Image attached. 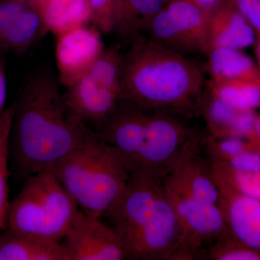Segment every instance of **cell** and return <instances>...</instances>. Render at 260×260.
<instances>
[{"label":"cell","mask_w":260,"mask_h":260,"mask_svg":"<svg viewBox=\"0 0 260 260\" xmlns=\"http://www.w3.org/2000/svg\"><path fill=\"white\" fill-rule=\"evenodd\" d=\"M248 139L260 149V114H256L252 133Z\"/></svg>","instance_id":"cell-29"},{"label":"cell","mask_w":260,"mask_h":260,"mask_svg":"<svg viewBox=\"0 0 260 260\" xmlns=\"http://www.w3.org/2000/svg\"><path fill=\"white\" fill-rule=\"evenodd\" d=\"M199 8L208 15L214 11L219 5L223 3L224 0H186Z\"/></svg>","instance_id":"cell-27"},{"label":"cell","mask_w":260,"mask_h":260,"mask_svg":"<svg viewBox=\"0 0 260 260\" xmlns=\"http://www.w3.org/2000/svg\"><path fill=\"white\" fill-rule=\"evenodd\" d=\"M116 0H90L93 26L101 32H111Z\"/></svg>","instance_id":"cell-24"},{"label":"cell","mask_w":260,"mask_h":260,"mask_svg":"<svg viewBox=\"0 0 260 260\" xmlns=\"http://www.w3.org/2000/svg\"><path fill=\"white\" fill-rule=\"evenodd\" d=\"M78 205L49 171L24 179L20 192L10 201L4 231L61 242Z\"/></svg>","instance_id":"cell-6"},{"label":"cell","mask_w":260,"mask_h":260,"mask_svg":"<svg viewBox=\"0 0 260 260\" xmlns=\"http://www.w3.org/2000/svg\"><path fill=\"white\" fill-rule=\"evenodd\" d=\"M239 13L260 37V0H232Z\"/></svg>","instance_id":"cell-25"},{"label":"cell","mask_w":260,"mask_h":260,"mask_svg":"<svg viewBox=\"0 0 260 260\" xmlns=\"http://www.w3.org/2000/svg\"><path fill=\"white\" fill-rule=\"evenodd\" d=\"M13 112H14V104L10 107L7 108L0 114V144L5 138L10 135Z\"/></svg>","instance_id":"cell-26"},{"label":"cell","mask_w":260,"mask_h":260,"mask_svg":"<svg viewBox=\"0 0 260 260\" xmlns=\"http://www.w3.org/2000/svg\"><path fill=\"white\" fill-rule=\"evenodd\" d=\"M164 186L177 216L180 238L170 260H193L205 256L206 248L230 232L218 205L205 203ZM205 257V256H204Z\"/></svg>","instance_id":"cell-7"},{"label":"cell","mask_w":260,"mask_h":260,"mask_svg":"<svg viewBox=\"0 0 260 260\" xmlns=\"http://www.w3.org/2000/svg\"><path fill=\"white\" fill-rule=\"evenodd\" d=\"M0 260H68V257L62 242L4 231L0 234Z\"/></svg>","instance_id":"cell-18"},{"label":"cell","mask_w":260,"mask_h":260,"mask_svg":"<svg viewBox=\"0 0 260 260\" xmlns=\"http://www.w3.org/2000/svg\"><path fill=\"white\" fill-rule=\"evenodd\" d=\"M46 32L35 2L0 0V52L23 54Z\"/></svg>","instance_id":"cell-12"},{"label":"cell","mask_w":260,"mask_h":260,"mask_svg":"<svg viewBox=\"0 0 260 260\" xmlns=\"http://www.w3.org/2000/svg\"><path fill=\"white\" fill-rule=\"evenodd\" d=\"M68 260L126 259L119 237L102 219L79 210L63 237Z\"/></svg>","instance_id":"cell-9"},{"label":"cell","mask_w":260,"mask_h":260,"mask_svg":"<svg viewBox=\"0 0 260 260\" xmlns=\"http://www.w3.org/2000/svg\"><path fill=\"white\" fill-rule=\"evenodd\" d=\"M7 97V80L5 76L4 65L0 61V114L5 110V104Z\"/></svg>","instance_id":"cell-28"},{"label":"cell","mask_w":260,"mask_h":260,"mask_svg":"<svg viewBox=\"0 0 260 260\" xmlns=\"http://www.w3.org/2000/svg\"><path fill=\"white\" fill-rule=\"evenodd\" d=\"M202 151L203 137L198 135L186 145L162 184L200 201L218 205V188Z\"/></svg>","instance_id":"cell-11"},{"label":"cell","mask_w":260,"mask_h":260,"mask_svg":"<svg viewBox=\"0 0 260 260\" xmlns=\"http://www.w3.org/2000/svg\"><path fill=\"white\" fill-rule=\"evenodd\" d=\"M186 120L122 99L109 119L93 132L119 153L129 177L162 181L186 145L200 135Z\"/></svg>","instance_id":"cell-3"},{"label":"cell","mask_w":260,"mask_h":260,"mask_svg":"<svg viewBox=\"0 0 260 260\" xmlns=\"http://www.w3.org/2000/svg\"><path fill=\"white\" fill-rule=\"evenodd\" d=\"M104 49L101 31L95 26L85 25L57 36L55 56L61 85L68 88L83 78Z\"/></svg>","instance_id":"cell-10"},{"label":"cell","mask_w":260,"mask_h":260,"mask_svg":"<svg viewBox=\"0 0 260 260\" xmlns=\"http://www.w3.org/2000/svg\"><path fill=\"white\" fill-rule=\"evenodd\" d=\"M46 31L56 36L91 23L90 0H35Z\"/></svg>","instance_id":"cell-17"},{"label":"cell","mask_w":260,"mask_h":260,"mask_svg":"<svg viewBox=\"0 0 260 260\" xmlns=\"http://www.w3.org/2000/svg\"><path fill=\"white\" fill-rule=\"evenodd\" d=\"M208 164L215 184L239 194L260 200V172L237 170L225 162L210 158Z\"/></svg>","instance_id":"cell-21"},{"label":"cell","mask_w":260,"mask_h":260,"mask_svg":"<svg viewBox=\"0 0 260 260\" xmlns=\"http://www.w3.org/2000/svg\"><path fill=\"white\" fill-rule=\"evenodd\" d=\"M32 1H34V0H32Z\"/></svg>","instance_id":"cell-31"},{"label":"cell","mask_w":260,"mask_h":260,"mask_svg":"<svg viewBox=\"0 0 260 260\" xmlns=\"http://www.w3.org/2000/svg\"><path fill=\"white\" fill-rule=\"evenodd\" d=\"M208 17L186 0H169L149 24L144 37L184 55L206 54Z\"/></svg>","instance_id":"cell-8"},{"label":"cell","mask_w":260,"mask_h":260,"mask_svg":"<svg viewBox=\"0 0 260 260\" xmlns=\"http://www.w3.org/2000/svg\"><path fill=\"white\" fill-rule=\"evenodd\" d=\"M205 257L209 260H260V252L229 232L208 246Z\"/></svg>","instance_id":"cell-22"},{"label":"cell","mask_w":260,"mask_h":260,"mask_svg":"<svg viewBox=\"0 0 260 260\" xmlns=\"http://www.w3.org/2000/svg\"><path fill=\"white\" fill-rule=\"evenodd\" d=\"M126 259L170 260L180 229L161 181L129 177L122 194L105 215Z\"/></svg>","instance_id":"cell-4"},{"label":"cell","mask_w":260,"mask_h":260,"mask_svg":"<svg viewBox=\"0 0 260 260\" xmlns=\"http://www.w3.org/2000/svg\"><path fill=\"white\" fill-rule=\"evenodd\" d=\"M60 86L54 72L43 68L29 78L14 103L9 160L23 180L49 170L91 133L68 107Z\"/></svg>","instance_id":"cell-1"},{"label":"cell","mask_w":260,"mask_h":260,"mask_svg":"<svg viewBox=\"0 0 260 260\" xmlns=\"http://www.w3.org/2000/svg\"><path fill=\"white\" fill-rule=\"evenodd\" d=\"M169 0H116L112 32L122 42L144 37L155 15Z\"/></svg>","instance_id":"cell-16"},{"label":"cell","mask_w":260,"mask_h":260,"mask_svg":"<svg viewBox=\"0 0 260 260\" xmlns=\"http://www.w3.org/2000/svg\"><path fill=\"white\" fill-rule=\"evenodd\" d=\"M63 95L72 112L92 131L109 119L122 100L120 90L108 86L88 73L65 88Z\"/></svg>","instance_id":"cell-13"},{"label":"cell","mask_w":260,"mask_h":260,"mask_svg":"<svg viewBox=\"0 0 260 260\" xmlns=\"http://www.w3.org/2000/svg\"><path fill=\"white\" fill-rule=\"evenodd\" d=\"M255 49L256 60H257V66L260 71V37H256V40L254 44Z\"/></svg>","instance_id":"cell-30"},{"label":"cell","mask_w":260,"mask_h":260,"mask_svg":"<svg viewBox=\"0 0 260 260\" xmlns=\"http://www.w3.org/2000/svg\"><path fill=\"white\" fill-rule=\"evenodd\" d=\"M216 185L218 205L229 231L241 242L260 252V200Z\"/></svg>","instance_id":"cell-14"},{"label":"cell","mask_w":260,"mask_h":260,"mask_svg":"<svg viewBox=\"0 0 260 260\" xmlns=\"http://www.w3.org/2000/svg\"><path fill=\"white\" fill-rule=\"evenodd\" d=\"M48 171L55 176L80 210L95 218L105 217L129 180L121 155L92 130L83 144Z\"/></svg>","instance_id":"cell-5"},{"label":"cell","mask_w":260,"mask_h":260,"mask_svg":"<svg viewBox=\"0 0 260 260\" xmlns=\"http://www.w3.org/2000/svg\"><path fill=\"white\" fill-rule=\"evenodd\" d=\"M210 81L214 83L244 80L260 83L257 64L242 50L230 48H215L205 54Z\"/></svg>","instance_id":"cell-19"},{"label":"cell","mask_w":260,"mask_h":260,"mask_svg":"<svg viewBox=\"0 0 260 260\" xmlns=\"http://www.w3.org/2000/svg\"><path fill=\"white\" fill-rule=\"evenodd\" d=\"M10 136V135H9ZM9 136L0 144V234L4 232L9 210Z\"/></svg>","instance_id":"cell-23"},{"label":"cell","mask_w":260,"mask_h":260,"mask_svg":"<svg viewBox=\"0 0 260 260\" xmlns=\"http://www.w3.org/2000/svg\"><path fill=\"white\" fill-rule=\"evenodd\" d=\"M256 37V32L232 0H224L208 17L207 52L215 48L242 50L254 45Z\"/></svg>","instance_id":"cell-15"},{"label":"cell","mask_w":260,"mask_h":260,"mask_svg":"<svg viewBox=\"0 0 260 260\" xmlns=\"http://www.w3.org/2000/svg\"><path fill=\"white\" fill-rule=\"evenodd\" d=\"M205 88L237 111H255L260 107V83L231 80L214 83L209 81Z\"/></svg>","instance_id":"cell-20"},{"label":"cell","mask_w":260,"mask_h":260,"mask_svg":"<svg viewBox=\"0 0 260 260\" xmlns=\"http://www.w3.org/2000/svg\"><path fill=\"white\" fill-rule=\"evenodd\" d=\"M129 44L122 56V99L185 119L201 115L206 85L201 65L145 37Z\"/></svg>","instance_id":"cell-2"}]
</instances>
